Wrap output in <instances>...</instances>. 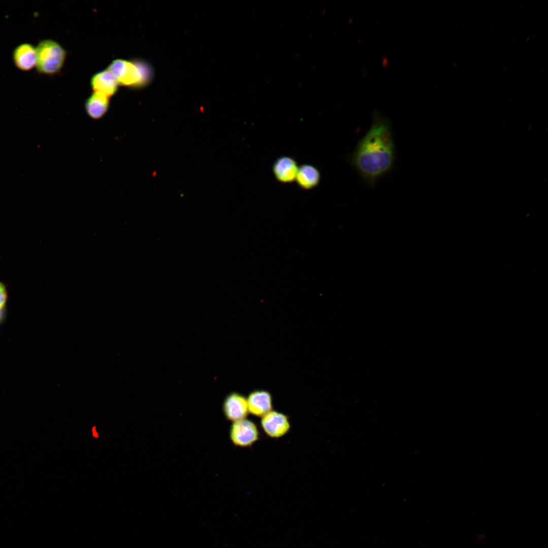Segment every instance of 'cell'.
<instances>
[{
  "mask_svg": "<svg viewBox=\"0 0 548 548\" xmlns=\"http://www.w3.org/2000/svg\"><path fill=\"white\" fill-rule=\"evenodd\" d=\"M7 294L5 286L0 282V311L2 310L6 304Z\"/></svg>",
  "mask_w": 548,
  "mask_h": 548,
  "instance_id": "4fadbf2b",
  "label": "cell"
},
{
  "mask_svg": "<svg viewBox=\"0 0 548 548\" xmlns=\"http://www.w3.org/2000/svg\"><path fill=\"white\" fill-rule=\"evenodd\" d=\"M259 435L257 426L246 418L232 422L229 430L232 443L238 447H251L258 439Z\"/></svg>",
  "mask_w": 548,
  "mask_h": 548,
  "instance_id": "277c9868",
  "label": "cell"
},
{
  "mask_svg": "<svg viewBox=\"0 0 548 548\" xmlns=\"http://www.w3.org/2000/svg\"><path fill=\"white\" fill-rule=\"evenodd\" d=\"M91 87L94 92H98L111 97L117 91L119 85L117 80L107 69L94 74L90 80Z\"/></svg>",
  "mask_w": 548,
  "mask_h": 548,
  "instance_id": "30bf717a",
  "label": "cell"
},
{
  "mask_svg": "<svg viewBox=\"0 0 548 548\" xmlns=\"http://www.w3.org/2000/svg\"><path fill=\"white\" fill-rule=\"evenodd\" d=\"M222 410L226 419L232 422L245 419L249 414L247 398L239 393L232 392L225 398Z\"/></svg>",
  "mask_w": 548,
  "mask_h": 548,
  "instance_id": "5b68a950",
  "label": "cell"
},
{
  "mask_svg": "<svg viewBox=\"0 0 548 548\" xmlns=\"http://www.w3.org/2000/svg\"><path fill=\"white\" fill-rule=\"evenodd\" d=\"M249 413L262 418L272 410V396L263 390H256L249 393L247 398Z\"/></svg>",
  "mask_w": 548,
  "mask_h": 548,
  "instance_id": "52a82bcc",
  "label": "cell"
},
{
  "mask_svg": "<svg viewBox=\"0 0 548 548\" xmlns=\"http://www.w3.org/2000/svg\"><path fill=\"white\" fill-rule=\"evenodd\" d=\"M395 155L390 122L374 111L371 127L359 141L351 162L365 181L373 186L392 168Z\"/></svg>",
  "mask_w": 548,
  "mask_h": 548,
  "instance_id": "6da1fadb",
  "label": "cell"
},
{
  "mask_svg": "<svg viewBox=\"0 0 548 548\" xmlns=\"http://www.w3.org/2000/svg\"><path fill=\"white\" fill-rule=\"evenodd\" d=\"M4 317V313L2 310L0 311V321L2 320Z\"/></svg>",
  "mask_w": 548,
  "mask_h": 548,
  "instance_id": "9a60e30c",
  "label": "cell"
},
{
  "mask_svg": "<svg viewBox=\"0 0 548 548\" xmlns=\"http://www.w3.org/2000/svg\"><path fill=\"white\" fill-rule=\"evenodd\" d=\"M92 433H93V436L94 437H96V438L98 437V434H97V432L96 431L95 427H93L92 428Z\"/></svg>",
  "mask_w": 548,
  "mask_h": 548,
  "instance_id": "5bb4252c",
  "label": "cell"
},
{
  "mask_svg": "<svg viewBox=\"0 0 548 548\" xmlns=\"http://www.w3.org/2000/svg\"><path fill=\"white\" fill-rule=\"evenodd\" d=\"M107 70L121 86L142 87L149 83L152 77L150 66L143 61L117 59L110 64Z\"/></svg>",
  "mask_w": 548,
  "mask_h": 548,
  "instance_id": "7a4b0ae2",
  "label": "cell"
},
{
  "mask_svg": "<svg viewBox=\"0 0 548 548\" xmlns=\"http://www.w3.org/2000/svg\"><path fill=\"white\" fill-rule=\"evenodd\" d=\"M12 58L18 69L24 72L29 71L36 66V47L28 43L19 44L14 49Z\"/></svg>",
  "mask_w": 548,
  "mask_h": 548,
  "instance_id": "9c48e42d",
  "label": "cell"
},
{
  "mask_svg": "<svg viewBox=\"0 0 548 548\" xmlns=\"http://www.w3.org/2000/svg\"><path fill=\"white\" fill-rule=\"evenodd\" d=\"M321 180V175L317 167L310 164H303L298 167L295 182L298 187L310 190L317 187Z\"/></svg>",
  "mask_w": 548,
  "mask_h": 548,
  "instance_id": "8fae6325",
  "label": "cell"
},
{
  "mask_svg": "<svg viewBox=\"0 0 548 548\" xmlns=\"http://www.w3.org/2000/svg\"><path fill=\"white\" fill-rule=\"evenodd\" d=\"M261 425L268 436L275 438L284 436L290 428L288 417L272 410L261 418Z\"/></svg>",
  "mask_w": 548,
  "mask_h": 548,
  "instance_id": "8992f818",
  "label": "cell"
},
{
  "mask_svg": "<svg viewBox=\"0 0 548 548\" xmlns=\"http://www.w3.org/2000/svg\"><path fill=\"white\" fill-rule=\"evenodd\" d=\"M109 99L110 97L104 94L93 92L85 102L86 113L94 119L101 118L109 109Z\"/></svg>",
  "mask_w": 548,
  "mask_h": 548,
  "instance_id": "7c38bea8",
  "label": "cell"
},
{
  "mask_svg": "<svg viewBox=\"0 0 548 548\" xmlns=\"http://www.w3.org/2000/svg\"><path fill=\"white\" fill-rule=\"evenodd\" d=\"M298 166L292 157L283 156L274 162L272 170L276 179L282 183H290L295 181Z\"/></svg>",
  "mask_w": 548,
  "mask_h": 548,
  "instance_id": "ba28073f",
  "label": "cell"
},
{
  "mask_svg": "<svg viewBox=\"0 0 548 548\" xmlns=\"http://www.w3.org/2000/svg\"><path fill=\"white\" fill-rule=\"evenodd\" d=\"M37 72L47 75H54L60 71L64 64L66 51L57 42L45 39L36 47Z\"/></svg>",
  "mask_w": 548,
  "mask_h": 548,
  "instance_id": "3957f363",
  "label": "cell"
}]
</instances>
